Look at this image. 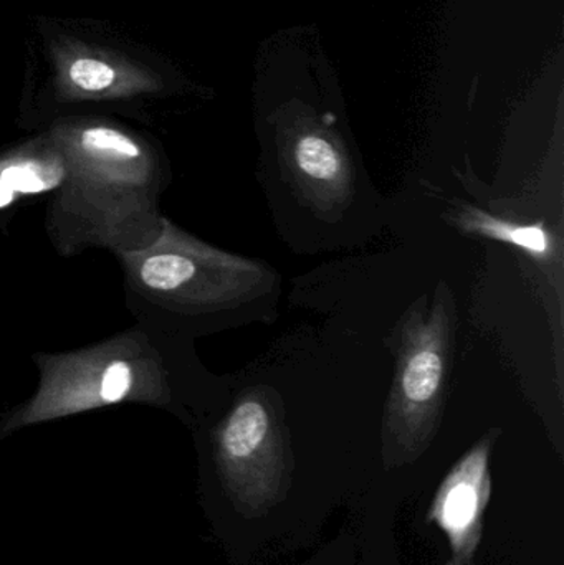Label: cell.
Segmentation results:
<instances>
[{"label":"cell","mask_w":564,"mask_h":565,"mask_svg":"<svg viewBox=\"0 0 564 565\" xmlns=\"http://www.w3.org/2000/svg\"><path fill=\"white\" fill-rule=\"evenodd\" d=\"M115 257L129 312L171 338L194 341L277 308L280 280L274 268L212 247L169 217L155 244Z\"/></svg>","instance_id":"3"},{"label":"cell","mask_w":564,"mask_h":565,"mask_svg":"<svg viewBox=\"0 0 564 565\" xmlns=\"http://www.w3.org/2000/svg\"><path fill=\"white\" fill-rule=\"evenodd\" d=\"M396 372L383 422L387 467L413 463L436 438L457 341V305L446 282L416 299L391 334Z\"/></svg>","instance_id":"4"},{"label":"cell","mask_w":564,"mask_h":565,"mask_svg":"<svg viewBox=\"0 0 564 565\" xmlns=\"http://www.w3.org/2000/svg\"><path fill=\"white\" fill-rule=\"evenodd\" d=\"M32 359L39 384L0 422V440L20 428L123 404L151 405L191 420L227 395L195 358L192 341L139 322L96 344Z\"/></svg>","instance_id":"1"},{"label":"cell","mask_w":564,"mask_h":565,"mask_svg":"<svg viewBox=\"0 0 564 565\" xmlns=\"http://www.w3.org/2000/svg\"><path fill=\"white\" fill-rule=\"evenodd\" d=\"M496 440L497 430H492L473 445L437 491L430 518L449 541L453 557L447 565H472L489 504L490 454Z\"/></svg>","instance_id":"6"},{"label":"cell","mask_w":564,"mask_h":565,"mask_svg":"<svg viewBox=\"0 0 564 565\" xmlns=\"http://www.w3.org/2000/svg\"><path fill=\"white\" fill-rule=\"evenodd\" d=\"M52 138L65 154V178L50 199L45 228L63 257L148 248L166 215L161 198L172 179L151 142L106 122H63Z\"/></svg>","instance_id":"2"},{"label":"cell","mask_w":564,"mask_h":565,"mask_svg":"<svg viewBox=\"0 0 564 565\" xmlns=\"http://www.w3.org/2000/svg\"><path fill=\"white\" fill-rule=\"evenodd\" d=\"M450 221L467 234L480 235V237L510 245L543 270L562 277V237L550 231L543 222L523 224V222L507 221L470 205L457 209Z\"/></svg>","instance_id":"9"},{"label":"cell","mask_w":564,"mask_h":565,"mask_svg":"<svg viewBox=\"0 0 564 565\" xmlns=\"http://www.w3.org/2000/svg\"><path fill=\"white\" fill-rule=\"evenodd\" d=\"M211 440L222 484L242 514H264L284 497L291 450L284 402L274 388L235 394L212 427Z\"/></svg>","instance_id":"5"},{"label":"cell","mask_w":564,"mask_h":565,"mask_svg":"<svg viewBox=\"0 0 564 565\" xmlns=\"http://www.w3.org/2000/svg\"><path fill=\"white\" fill-rule=\"evenodd\" d=\"M287 164L304 191L320 199L341 201L353 191V166L338 145L320 129H305L295 136Z\"/></svg>","instance_id":"8"},{"label":"cell","mask_w":564,"mask_h":565,"mask_svg":"<svg viewBox=\"0 0 564 565\" xmlns=\"http://www.w3.org/2000/svg\"><path fill=\"white\" fill-rule=\"evenodd\" d=\"M65 154L52 135L0 154V224L23 198L49 194L65 178Z\"/></svg>","instance_id":"7"},{"label":"cell","mask_w":564,"mask_h":565,"mask_svg":"<svg viewBox=\"0 0 564 565\" xmlns=\"http://www.w3.org/2000/svg\"><path fill=\"white\" fill-rule=\"evenodd\" d=\"M68 79L85 93L108 92L116 82V72L109 63L96 58H78L70 65Z\"/></svg>","instance_id":"10"}]
</instances>
